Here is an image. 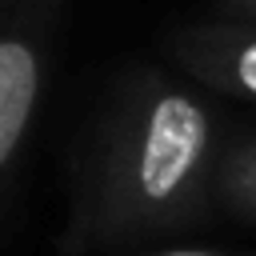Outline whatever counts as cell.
Wrapping results in <instances>:
<instances>
[{"instance_id": "cell-4", "label": "cell", "mask_w": 256, "mask_h": 256, "mask_svg": "<svg viewBox=\"0 0 256 256\" xmlns=\"http://www.w3.org/2000/svg\"><path fill=\"white\" fill-rule=\"evenodd\" d=\"M140 256H240V252H216V248H148Z\"/></svg>"}, {"instance_id": "cell-3", "label": "cell", "mask_w": 256, "mask_h": 256, "mask_svg": "<svg viewBox=\"0 0 256 256\" xmlns=\"http://www.w3.org/2000/svg\"><path fill=\"white\" fill-rule=\"evenodd\" d=\"M216 200L244 216V220H256V140L232 148L224 160H220V176H216Z\"/></svg>"}, {"instance_id": "cell-5", "label": "cell", "mask_w": 256, "mask_h": 256, "mask_svg": "<svg viewBox=\"0 0 256 256\" xmlns=\"http://www.w3.org/2000/svg\"><path fill=\"white\" fill-rule=\"evenodd\" d=\"M244 4H252V8H256V0H244Z\"/></svg>"}, {"instance_id": "cell-2", "label": "cell", "mask_w": 256, "mask_h": 256, "mask_svg": "<svg viewBox=\"0 0 256 256\" xmlns=\"http://www.w3.org/2000/svg\"><path fill=\"white\" fill-rule=\"evenodd\" d=\"M188 64L216 88L256 100V36H212L188 48Z\"/></svg>"}, {"instance_id": "cell-1", "label": "cell", "mask_w": 256, "mask_h": 256, "mask_svg": "<svg viewBox=\"0 0 256 256\" xmlns=\"http://www.w3.org/2000/svg\"><path fill=\"white\" fill-rule=\"evenodd\" d=\"M216 132L208 108L164 84L128 92L84 168L72 244L132 248L196 224L216 196Z\"/></svg>"}]
</instances>
